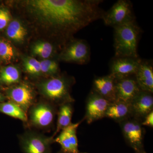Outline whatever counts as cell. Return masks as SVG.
Returning a JSON list of instances; mask_svg holds the SVG:
<instances>
[{"mask_svg": "<svg viewBox=\"0 0 153 153\" xmlns=\"http://www.w3.org/2000/svg\"><path fill=\"white\" fill-rule=\"evenodd\" d=\"M53 51V46L47 42L38 41L32 47L33 54L46 59L50 57Z\"/></svg>", "mask_w": 153, "mask_h": 153, "instance_id": "cell-22", "label": "cell"}, {"mask_svg": "<svg viewBox=\"0 0 153 153\" xmlns=\"http://www.w3.org/2000/svg\"><path fill=\"white\" fill-rule=\"evenodd\" d=\"M6 33L8 37L13 41L22 43L25 41L27 32L21 22L18 20H15L9 24Z\"/></svg>", "mask_w": 153, "mask_h": 153, "instance_id": "cell-20", "label": "cell"}, {"mask_svg": "<svg viewBox=\"0 0 153 153\" xmlns=\"http://www.w3.org/2000/svg\"><path fill=\"white\" fill-rule=\"evenodd\" d=\"M71 103L70 102L64 103L59 106L57 113L58 117L56 129L53 135L51 137L53 139L58 133L72 123L71 120L73 110Z\"/></svg>", "mask_w": 153, "mask_h": 153, "instance_id": "cell-18", "label": "cell"}, {"mask_svg": "<svg viewBox=\"0 0 153 153\" xmlns=\"http://www.w3.org/2000/svg\"><path fill=\"white\" fill-rule=\"evenodd\" d=\"M7 97L10 101L19 105L26 113L35 103V95L30 85L23 83L11 88L6 91Z\"/></svg>", "mask_w": 153, "mask_h": 153, "instance_id": "cell-10", "label": "cell"}, {"mask_svg": "<svg viewBox=\"0 0 153 153\" xmlns=\"http://www.w3.org/2000/svg\"><path fill=\"white\" fill-rule=\"evenodd\" d=\"M102 19L105 25L113 28L135 20L131 2L119 0L109 10L105 13Z\"/></svg>", "mask_w": 153, "mask_h": 153, "instance_id": "cell-4", "label": "cell"}, {"mask_svg": "<svg viewBox=\"0 0 153 153\" xmlns=\"http://www.w3.org/2000/svg\"><path fill=\"white\" fill-rule=\"evenodd\" d=\"M142 126L153 127V111L148 114L141 122Z\"/></svg>", "mask_w": 153, "mask_h": 153, "instance_id": "cell-27", "label": "cell"}, {"mask_svg": "<svg viewBox=\"0 0 153 153\" xmlns=\"http://www.w3.org/2000/svg\"><path fill=\"white\" fill-rule=\"evenodd\" d=\"M135 78L141 90L153 93L152 64L142 60Z\"/></svg>", "mask_w": 153, "mask_h": 153, "instance_id": "cell-16", "label": "cell"}, {"mask_svg": "<svg viewBox=\"0 0 153 153\" xmlns=\"http://www.w3.org/2000/svg\"><path fill=\"white\" fill-rule=\"evenodd\" d=\"M24 66L27 73L34 76L41 74L40 62L32 57H26L24 59Z\"/></svg>", "mask_w": 153, "mask_h": 153, "instance_id": "cell-23", "label": "cell"}, {"mask_svg": "<svg viewBox=\"0 0 153 153\" xmlns=\"http://www.w3.org/2000/svg\"><path fill=\"white\" fill-rule=\"evenodd\" d=\"M82 120L75 123H71L61 131L54 142L60 145L64 153H80L78 148V140L76 130Z\"/></svg>", "mask_w": 153, "mask_h": 153, "instance_id": "cell-14", "label": "cell"}, {"mask_svg": "<svg viewBox=\"0 0 153 153\" xmlns=\"http://www.w3.org/2000/svg\"><path fill=\"white\" fill-rule=\"evenodd\" d=\"M21 75L19 69L14 66L3 67L0 70V82L7 85L18 83L20 81Z\"/></svg>", "mask_w": 153, "mask_h": 153, "instance_id": "cell-21", "label": "cell"}, {"mask_svg": "<svg viewBox=\"0 0 153 153\" xmlns=\"http://www.w3.org/2000/svg\"><path fill=\"white\" fill-rule=\"evenodd\" d=\"M116 100L131 104L141 91L135 76L115 79Z\"/></svg>", "mask_w": 153, "mask_h": 153, "instance_id": "cell-12", "label": "cell"}, {"mask_svg": "<svg viewBox=\"0 0 153 153\" xmlns=\"http://www.w3.org/2000/svg\"><path fill=\"white\" fill-rule=\"evenodd\" d=\"M119 124L126 141L137 152H142L144 129L141 122L131 117Z\"/></svg>", "mask_w": 153, "mask_h": 153, "instance_id": "cell-8", "label": "cell"}, {"mask_svg": "<svg viewBox=\"0 0 153 153\" xmlns=\"http://www.w3.org/2000/svg\"><path fill=\"white\" fill-rule=\"evenodd\" d=\"M90 49L87 41L83 40L71 41L59 55V59L67 62L86 64L90 60Z\"/></svg>", "mask_w": 153, "mask_h": 153, "instance_id": "cell-7", "label": "cell"}, {"mask_svg": "<svg viewBox=\"0 0 153 153\" xmlns=\"http://www.w3.org/2000/svg\"><path fill=\"white\" fill-rule=\"evenodd\" d=\"M93 90L112 102L116 100L115 79L111 74L96 77L94 80Z\"/></svg>", "mask_w": 153, "mask_h": 153, "instance_id": "cell-15", "label": "cell"}, {"mask_svg": "<svg viewBox=\"0 0 153 153\" xmlns=\"http://www.w3.org/2000/svg\"><path fill=\"white\" fill-rule=\"evenodd\" d=\"M71 81L64 76H55L40 82L39 91L50 103L56 106L74 101L70 93Z\"/></svg>", "mask_w": 153, "mask_h": 153, "instance_id": "cell-3", "label": "cell"}, {"mask_svg": "<svg viewBox=\"0 0 153 153\" xmlns=\"http://www.w3.org/2000/svg\"><path fill=\"white\" fill-rule=\"evenodd\" d=\"M111 102L91 90L88 97L84 120L91 124L105 117V114Z\"/></svg>", "mask_w": 153, "mask_h": 153, "instance_id": "cell-9", "label": "cell"}, {"mask_svg": "<svg viewBox=\"0 0 153 153\" xmlns=\"http://www.w3.org/2000/svg\"><path fill=\"white\" fill-rule=\"evenodd\" d=\"M142 60L139 57H115L111 63L110 74L115 79L135 76Z\"/></svg>", "mask_w": 153, "mask_h": 153, "instance_id": "cell-11", "label": "cell"}, {"mask_svg": "<svg viewBox=\"0 0 153 153\" xmlns=\"http://www.w3.org/2000/svg\"><path fill=\"white\" fill-rule=\"evenodd\" d=\"M137 153H143L142 152H137Z\"/></svg>", "mask_w": 153, "mask_h": 153, "instance_id": "cell-29", "label": "cell"}, {"mask_svg": "<svg viewBox=\"0 0 153 153\" xmlns=\"http://www.w3.org/2000/svg\"><path fill=\"white\" fill-rule=\"evenodd\" d=\"M105 117L111 119L119 123L132 117L131 104L117 100L111 102L107 110Z\"/></svg>", "mask_w": 153, "mask_h": 153, "instance_id": "cell-17", "label": "cell"}, {"mask_svg": "<svg viewBox=\"0 0 153 153\" xmlns=\"http://www.w3.org/2000/svg\"><path fill=\"white\" fill-rule=\"evenodd\" d=\"M130 104L132 117L141 123L145 117L153 111V93L142 90Z\"/></svg>", "mask_w": 153, "mask_h": 153, "instance_id": "cell-13", "label": "cell"}, {"mask_svg": "<svg viewBox=\"0 0 153 153\" xmlns=\"http://www.w3.org/2000/svg\"><path fill=\"white\" fill-rule=\"evenodd\" d=\"M10 19V15L7 10L4 8L0 9V30L7 27Z\"/></svg>", "mask_w": 153, "mask_h": 153, "instance_id": "cell-26", "label": "cell"}, {"mask_svg": "<svg viewBox=\"0 0 153 153\" xmlns=\"http://www.w3.org/2000/svg\"><path fill=\"white\" fill-rule=\"evenodd\" d=\"M50 102H41L35 103L29 111V120L31 125L38 128H50L54 122L56 109Z\"/></svg>", "mask_w": 153, "mask_h": 153, "instance_id": "cell-5", "label": "cell"}, {"mask_svg": "<svg viewBox=\"0 0 153 153\" xmlns=\"http://www.w3.org/2000/svg\"><path fill=\"white\" fill-rule=\"evenodd\" d=\"M15 57L13 47L8 42L0 40V57L6 61H10Z\"/></svg>", "mask_w": 153, "mask_h": 153, "instance_id": "cell-25", "label": "cell"}, {"mask_svg": "<svg viewBox=\"0 0 153 153\" xmlns=\"http://www.w3.org/2000/svg\"><path fill=\"white\" fill-rule=\"evenodd\" d=\"M101 0H32L27 1L30 13L41 23L68 38L92 22L102 19L105 12Z\"/></svg>", "mask_w": 153, "mask_h": 153, "instance_id": "cell-1", "label": "cell"}, {"mask_svg": "<svg viewBox=\"0 0 153 153\" xmlns=\"http://www.w3.org/2000/svg\"><path fill=\"white\" fill-rule=\"evenodd\" d=\"M41 73L54 75L59 71L58 63L55 60H44L40 62Z\"/></svg>", "mask_w": 153, "mask_h": 153, "instance_id": "cell-24", "label": "cell"}, {"mask_svg": "<svg viewBox=\"0 0 153 153\" xmlns=\"http://www.w3.org/2000/svg\"><path fill=\"white\" fill-rule=\"evenodd\" d=\"M25 153H51V145L54 139L33 131L25 132L19 137Z\"/></svg>", "mask_w": 153, "mask_h": 153, "instance_id": "cell-6", "label": "cell"}, {"mask_svg": "<svg viewBox=\"0 0 153 153\" xmlns=\"http://www.w3.org/2000/svg\"><path fill=\"white\" fill-rule=\"evenodd\" d=\"M0 112L24 123L28 121L27 114L19 105L11 101L0 102Z\"/></svg>", "mask_w": 153, "mask_h": 153, "instance_id": "cell-19", "label": "cell"}, {"mask_svg": "<svg viewBox=\"0 0 153 153\" xmlns=\"http://www.w3.org/2000/svg\"><path fill=\"white\" fill-rule=\"evenodd\" d=\"M5 100V97L3 94L0 93V102H4Z\"/></svg>", "mask_w": 153, "mask_h": 153, "instance_id": "cell-28", "label": "cell"}, {"mask_svg": "<svg viewBox=\"0 0 153 153\" xmlns=\"http://www.w3.org/2000/svg\"><path fill=\"white\" fill-rule=\"evenodd\" d=\"M114 29L115 57H139L138 44L141 30L135 20Z\"/></svg>", "mask_w": 153, "mask_h": 153, "instance_id": "cell-2", "label": "cell"}]
</instances>
